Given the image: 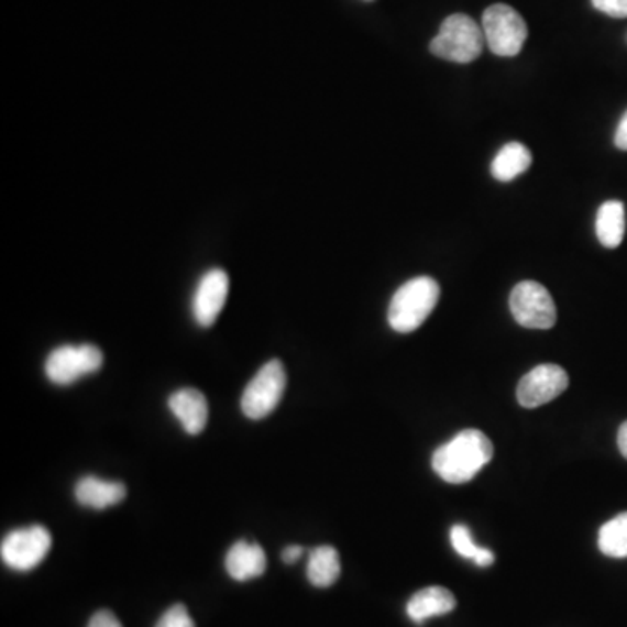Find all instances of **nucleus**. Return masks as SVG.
Instances as JSON below:
<instances>
[{
    "instance_id": "1",
    "label": "nucleus",
    "mask_w": 627,
    "mask_h": 627,
    "mask_svg": "<svg viewBox=\"0 0 627 627\" xmlns=\"http://www.w3.org/2000/svg\"><path fill=\"white\" fill-rule=\"evenodd\" d=\"M494 457V444L477 429H465L432 455V469L450 485L474 480Z\"/></svg>"
},
{
    "instance_id": "2",
    "label": "nucleus",
    "mask_w": 627,
    "mask_h": 627,
    "mask_svg": "<svg viewBox=\"0 0 627 627\" xmlns=\"http://www.w3.org/2000/svg\"><path fill=\"white\" fill-rule=\"evenodd\" d=\"M439 295L441 289L432 277L420 276L405 283L391 300L387 312L391 328L397 333H411L422 327L438 306Z\"/></svg>"
},
{
    "instance_id": "3",
    "label": "nucleus",
    "mask_w": 627,
    "mask_h": 627,
    "mask_svg": "<svg viewBox=\"0 0 627 627\" xmlns=\"http://www.w3.org/2000/svg\"><path fill=\"white\" fill-rule=\"evenodd\" d=\"M485 34L468 14H452L441 23L439 34L431 41V53L453 63H471L480 58L485 46Z\"/></svg>"
},
{
    "instance_id": "4",
    "label": "nucleus",
    "mask_w": 627,
    "mask_h": 627,
    "mask_svg": "<svg viewBox=\"0 0 627 627\" xmlns=\"http://www.w3.org/2000/svg\"><path fill=\"white\" fill-rule=\"evenodd\" d=\"M288 376L279 360H271L258 370L241 397V410L251 420H262L276 410L285 396Z\"/></svg>"
},
{
    "instance_id": "5",
    "label": "nucleus",
    "mask_w": 627,
    "mask_h": 627,
    "mask_svg": "<svg viewBox=\"0 0 627 627\" xmlns=\"http://www.w3.org/2000/svg\"><path fill=\"white\" fill-rule=\"evenodd\" d=\"M483 34L486 46L497 56L519 55L528 37V26L521 14L507 4H494L483 14Z\"/></svg>"
},
{
    "instance_id": "6",
    "label": "nucleus",
    "mask_w": 627,
    "mask_h": 627,
    "mask_svg": "<svg viewBox=\"0 0 627 627\" xmlns=\"http://www.w3.org/2000/svg\"><path fill=\"white\" fill-rule=\"evenodd\" d=\"M510 312L516 322L530 330H551L557 324V306L551 293L536 280H522L510 292Z\"/></svg>"
},
{
    "instance_id": "7",
    "label": "nucleus",
    "mask_w": 627,
    "mask_h": 627,
    "mask_svg": "<svg viewBox=\"0 0 627 627\" xmlns=\"http://www.w3.org/2000/svg\"><path fill=\"white\" fill-rule=\"evenodd\" d=\"M103 366V352L91 345H62L47 355L46 376L55 385H72L82 376L100 372Z\"/></svg>"
},
{
    "instance_id": "8",
    "label": "nucleus",
    "mask_w": 627,
    "mask_h": 627,
    "mask_svg": "<svg viewBox=\"0 0 627 627\" xmlns=\"http://www.w3.org/2000/svg\"><path fill=\"white\" fill-rule=\"evenodd\" d=\"M53 546L50 530L42 525L11 531L0 546V557L9 569L30 572L44 561Z\"/></svg>"
},
{
    "instance_id": "9",
    "label": "nucleus",
    "mask_w": 627,
    "mask_h": 627,
    "mask_svg": "<svg viewBox=\"0 0 627 627\" xmlns=\"http://www.w3.org/2000/svg\"><path fill=\"white\" fill-rule=\"evenodd\" d=\"M569 373L558 364H539L522 376L516 391L522 408H539L557 399L569 387Z\"/></svg>"
},
{
    "instance_id": "10",
    "label": "nucleus",
    "mask_w": 627,
    "mask_h": 627,
    "mask_svg": "<svg viewBox=\"0 0 627 627\" xmlns=\"http://www.w3.org/2000/svg\"><path fill=\"white\" fill-rule=\"evenodd\" d=\"M229 297V276L222 268H211L199 280L193 298V314L197 324L213 327Z\"/></svg>"
},
{
    "instance_id": "11",
    "label": "nucleus",
    "mask_w": 627,
    "mask_h": 627,
    "mask_svg": "<svg viewBox=\"0 0 627 627\" xmlns=\"http://www.w3.org/2000/svg\"><path fill=\"white\" fill-rule=\"evenodd\" d=\"M167 406H169L173 415L180 420L187 435L196 436L205 431L209 408L208 399L201 391L193 389V387L176 391L167 399Z\"/></svg>"
},
{
    "instance_id": "12",
    "label": "nucleus",
    "mask_w": 627,
    "mask_h": 627,
    "mask_svg": "<svg viewBox=\"0 0 627 627\" xmlns=\"http://www.w3.org/2000/svg\"><path fill=\"white\" fill-rule=\"evenodd\" d=\"M226 569L234 581H251L264 575L267 570V557L258 543L239 540L227 552Z\"/></svg>"
},
{
    "instance_id": "13",
    "label": "nucleus",
    "mask_w": 627,
    "mask_h": 627,
    "mask_svg": "<svg viewBox=\"0 0 627 627\" xmlns=\"http://www.w3.org/2000/svg\"><path fill=\"white\" fill-rule=\"evenodd\" d=\"M455 606L457 600L452 591L441 585H432L411 596L406 605V614L415 624H424L432 617L450 614L455 610Z\"/></svg>"
},
{
    "instance_id": "14",
    "label": "nucleus",
    "mask_w": 627,
    "mask_h": 627,
    "mask_svg": "<svg viewBox=\"0 0 627 627\" xmlns=\"http://www.w3.org/2000/svg\"><path fill=\"white\" fill-rule=\"evenodd\" d=\"M128 490L119 481H105L97 476H84L77 481L76 498L89 509H107L124 501Z\"/></svg>"
},
{
    "instance_id": "15",
    "label": "nucleus",
    "mask_w": 627,
    "mask_h": 627,
    "mask_svg": "<svg viewBox=\"0 0 627 627\" xmlns=\"http://www.w3.org/2000/svg\"><path fill=\"white\" fill-rule=\"evenodd\" d=\"M626 234V208L620 201H606L596 215V235L602 246L614 250Z\"/></svg>"
},
{
    "instance_id": "16",
    "label": "nucleus",
    "mask_w": 627,
    "mask_h": 627,
    "mask_svg": "<svg viewBox=\"0 0 627 627\" xmlns=\"http://www.w3.org/2000/svg\"><path fill=\"white\" fill-rule=\"evenodd\" d=\"M531 166V154L528 146L519 142H510L502 146L492 161V176L498 182H510L528 172Z\"/></svg>"
},
{
    "instance_id": "17",
    "label": "nucleus",
    "mask_w": 627,
    "mask_h": 627,
    "mask_svg": "<svg viewBox=\"0 0 627 627\" xmlns=\"http://www.w3.org/2000/svg\"><path fill=\"white\" fill-rule=\"evenodd\" d=\"M342 564L339 551L331 546H319L310 551L307 563V579L316 587H330L339 581Z\"/></svg>"
},
{
    "instance_id": "18",
    "label": "nucleus",
    "mask_w": 627,
    "mask_h": 627,
    "mask_svg": "<svg viewBox=\"0 0 627 627\" xmlns=\"http://www.w3.org/2000/svg\"><path fill=\"white\" fill-rule=\"evenodd\" d=\"M600 551L608 558H627V513L606 521L598 534Z\"/></svg>"
},
{
    "instance_id": "19",
    "label": "nucleus",
    "mask_w": 627,
    "mask_h": 627,
    "mask_svg": "<svg viewBox=\"0 0 627 627\" xmlns=\"http://www.w3.org/2000/svg\"><path fill=\"white\" fill-rule=\"evenodd\" d=\"M450 539H452L453 549H455L462 558L474 560L477 551H480V546L474 542L473 534H471V530H469L465 525H455L452 531H450Z\"/></svg>"
},
{
    "instance_id": "20",
    "label": "nucleus",
    "mask_w": 627,
    "mask_h": 627,
    "mask_svg": "<svg viewBox=\"0 0 627 627\" xmlns=\"http://www.w3.org/2000/svg\"><path fill=\"white\" fill-rule=\"evenodd\" d=\"M155 627H196V623L188 614L187 606L176 603L161 615Z\"/></svg>"
},
{
    "instance_id": "21",
    "label": "nucleus",
    "mask_w": 627,
    "mask_h": 627,
    "mask_svg": "<svg viewBox=\"0 0 627 627\" xmlns=\"http://www.w3.org/2000/svg\"><path fill=\"white\" fill-rule=\"evenodd\" d=\"M594 8L612 18H627V0H593Z\"/></svg>"
},
{
    "instance_id": "22",
    "label": "nucleus",
    "mask_w": 627,
    "mask_h": 627,
    "mask_svg": "<svg viewBox=\"0 0 627 627\" xmlns=\"http://www.w3.org/2000/svg\"><path fill=\"white\" fill-rule=\"evenodd\" d=\"M88 627H122L121 620L110 610H100L92 615Z\"/></svg>"
},
{
    "instance_id": "23",
    "label": "nucleus",
    "mask_w": 627,
    "mask_h": 627,
    "mask_svg": "<svg viewBox=\"0 0 627 627\" xmlns=\"http://www.w3.org/2000/svg\"><path fill=\"white\" fill-rule=\"evenodd\" d=\"M614 142L619 151L627 152V112L624 113V118L620 119L619 125H617Z\"/></svg>"
},
{
    "instance_id": "24",
    "label": "nucleus",
    "mask_w": 627,
    "mask_h": 627,
    "mask_svg": "<svg viewBox=\"0 0 627 627\" xmlns=\"http://www.w3.org/2000/svg\"><path fill=\"white\" fill-rule=\"evenodd\" d=\"M473 561L477 564V566H483V569H486V566H490V564H494L495 554L494 552L490 551V549L480 548V551H477V554L474 557Z\"/></svg>"
},
{
    "instance_id": "25",
    "label": "nucleus",
    "mask_w": 627,
    "mask_h": 627,
    "mask_svg": "<svg viewBox=\"0 0 627 627\" xmlns=\"http://www.w3.org/2000/svg\"><path fill=\"white\" fill-rule=\"evenodd\" d=\"M301 554H304V548H300V546H288V548L283 551V561L288 564L297 563Z\"/></svg>"
},
{
    "instance_id": "26",
    "label": "nucleus",
    "mask_w": 627,
    "mask_h": 627,
    "mask_svg": "<svg viewBox=\"0 0 627 627\" xmlns=\"http://www.w3.org/2000/svg\"><path fill=\"white\" fill-rule=\"evenodd\" d=\"M617 444H619L624 459H627V420L620 426L619 435H617Z\"/></svg>"
},
{
    "instance_id": "27",
    "label": "nucleus",
    "mask_w": 627,
    "mask_h": 627,
    "mask_svg": "<svg viewBox=\"0 0 627 627\" xmlns=\"http://www.w3.org/2000/svg\"><path fill=\"white\" fill-rule=\"evenodd\" d=\"M366 2H372V0H366Z\"/></svg>"
}]
</instances>
